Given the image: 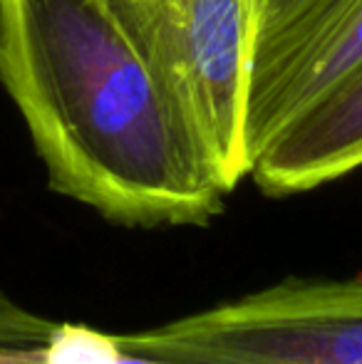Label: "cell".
<instances>
[{
    "mask_svg": "<svg viewBox=\"0 0 362 364\" xmlns=\"http://www.w3.org/2000/svg\"><path fill=\"white\" fill-rule=\"evenodd\" d=\"M362 168V73L295 117L261 149L251 178L266 196H293Z\"/></svg>",
    "mask_w": 362,
    "mask_h": 364,
    "instance_id": "obj_5",
    "label": "cell"
},
{
    "mask_svg": "<svg viewBox=\"0 0 362 364\" xmlns=\"http://www.w3.org/2000/svg\"><path fill=\"white\" fill-rule=\"evenodd\" d=\"M345 0H253L251 82L271 70Z\"/></svg>",
    "mask_w": 362,
    "mask_h": 364,
    "instance_id": "obj_6",
    "label": "cell"
},
{
    "mask_svg": "<svg viewBox=\"0 0 362 364\" xmlns=\"http://www.w3.org/2000/svg\"><path fill=\"white\" fill-rule=\"evenodd\" d=\"M117 340L179 364H362V278H285Z\"/></svg>",
    "mask_w": 362,
    "mask_h": 364,
    "instance_id": "obj_3",
    "label": "cell"
},
{
    "mask_svg": "<svg viewBox=\"0 0 362 364\" xmlns=\"http://www.w3.org/2000/svg\"><path fill=\"white\" fill-rule=\"evenodd\" d=\"M0 85L55 193L129 228L223 213L228 191L107 0H0Z\"/></svg>",
    "mask_w": 362,
    "mask_h": 364,
    "instance_id": "obj_1",
    "label": "cell"
},
{
    "mask_svg": "<svg viewBox=\"0 0 362 364\" xmlns=\"http://www.w3.org/2000/svg\"><path fill=\"white\" fill-rule=\"evenodd\" d=\"M228 193L251 176L253 0H107Z\"/></svg>",
    "mask_w": 362,
    "mask_h": 364,
    "instance_id": "obj_2",
    "label": "cell"
},
{
    "mask_svg": "<svg viewBox=\"0 0 362 364\" xmlns=\"http://www.w3.org/2000/svg\"><path fill=\"white\" fill-rule=\"evenodd\" d=\"M360 73L362 0H345L308 38L251 82L246 136L253 161L285 124Z\"/></svg>",
    "mask_w": 362,
    "mask_h": 364,
    "instance_id": "obj_4",
    "label": "cell"
}]
</instances>
